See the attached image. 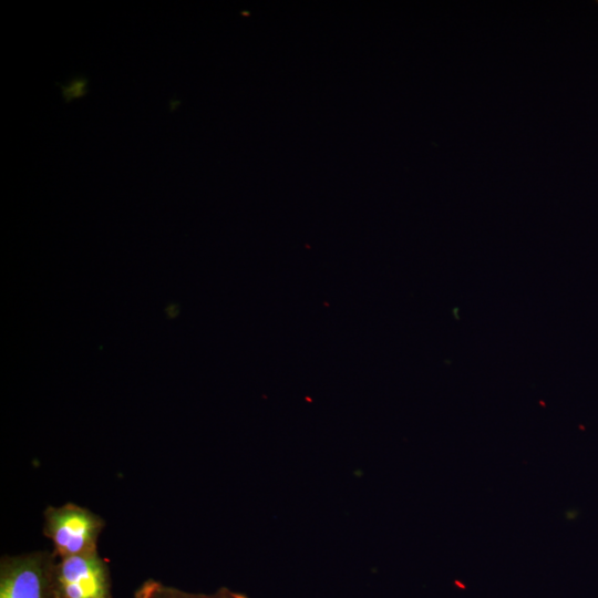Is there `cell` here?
<instances>
[{
    "label": "cell",
    "mask_w": 598,
    "mask_h": 598,
    "mask_svg": "<svg viewBox=\"0 0 598 598\" xmlns=\"http://www.w3.org/2000/svg\"><path fill=\"white\" fill-rule=\"evenodd\" d=\"M134 598H247L243 594L221 588L213 594L189 592L164 584L156 579H147L134 592Z\"/></svg>",
    "instance_id": "4"
},
{
    "label": "cell",
    "mask_w": 598,
    "mask_h": 598,
    "mask_svg": "<svg viewBox=\"0 0 598 598\" xmlns=\"http://www.w3.org/2000/svg\"><path fill=\"white\" fill-rule=\"evenodd\" d=\"M53 598H113L110 569L97 550L56 558L52 569Z\"/></svg>",
    "instance_id": "2"
},
{
    "label": "cell",
    "mask_w": 598,
    "mask_h": 598,
    "mask_svg": "<svg viewBox=\"0 0 598 598\" xmlns=\"http://www.w3.org/2000/svg\"><path fill=\"white\" fill-rule=\"evenodd\" d=\"M43 516V534L52 542L56 558L97 550L105 520L96 513L69 502L61 506H48Z\"/></svg>",
    "instance_id": "1"
},
{
    "label": "cell",
    "mask_w": 598,
    "mask_h": 598,
    "mask_svg": "<svg viewBox=\"0 0 598 598\" xmlns=\"http://www.w3.org/2000/svg\"><path fill=\"white\" fill-rule=\"evenodd\" d=\"M87 82V78H85L84 75H78L72 78L66 84H59L64 101L66 103H70L74 99L85 96L89 91Z\"/></svg>",
    "instance_id": "5"
},
{
    "label": "cell",
    "mask_w": 598,
    "mask_h": 598,
    "mask_svg": "<svg viewBox=\"0 0 598 598\" xmlns=\"http://www.w3.org/2000/svg\"><path fill=\"white\" fill-rule=\"evenodd\" d=\"M52 550L4 555L0 559V598H53Z\"/></svg>",
    "instance_id": "3"
}]
</instances>
